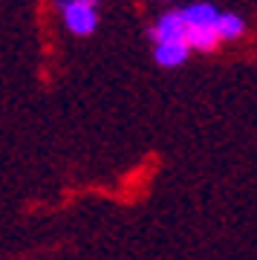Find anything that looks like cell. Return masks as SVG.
<instances>
[{"mask_svg": "<svg viewBox=\"0 0 257 260\" xmlns=\"http://www.w3.org/2000/svg\"><path fill=\"white\" fill-rule=\"evenodd\" d=\"M58 12L64 18V26L78 38H87L99 26V3L87 0H58Z\"/></svg>", "mask_w": 257, "mask_h": 260, "instance_id": "6da1fadb", "label": "cell"}, {"mask_svg": "<svg viewBox=\"0 0 257 260\" xmlns=\"http://www.w3.org/2000/svg\"><path fill=\"white\" fill-rule=\"evenodd\" d=\"M191 47L185 44V38H176V41H156V49H153V58H156L159 67H179L185 64Z\"/></svg>", "mask_w": 257, "mask_h": 260, "instance_id": "7a4b0ae2", "label": "cell"}, {"mask_svg": "<svg viewBox=\"0 0 257 260\" xmlns=\"http://www.w3.org/2000/svg\"><path fill=\"white\" fill-rule=\"evenodd\" d=\"M185 23L182 12H165L162 18L156 20V26L150 29V38H153V44L156 41H176V38H185Z\"/></svg>", "mask_w": 257, "mask_h": 260, "instance_id": "3957f363", "label": "cell"}, {"mask_svg": "<svg viewBox=\"0 0 257 260\" xmlns=\"http://www.w3.org/2000/svg\"><path fill=\"white\" fill-rule=\"evenodd\" d=\"M185 44L191 49H200V52H211L220 44V35L214 26H188L185 29Z\"/></svg>", "mask_w": 257, "mask_h": 260, "instance_id": "277c9868", "label": "cell"}, {"mask_svg": "<svg viewBox=\"0 0 257 260\" xmlns=\"http://www.w3.org/2000/svg\"><path fill=\"white\" fill-rule=\"evenodd\" d=\"M220 12L214 9L211 3H194L188 9H182V18L188 26H214V20H217Z\"/></svg>", "mask_w": 257, "mask_h": 260, "instance_id": "5b68a950", "label": "cell"}, {"mask_svg": "<svg viewBox=\"0 0 257 260\" xmlns=\"http://www.w3.org/2000/svg\"><path fill=\"white\" fill-rule=\"evenodd\" d=\"M214 29H217L220 41H222V38H226V41H234V38L243 35L246 23H243L237 15H217V20H214Z\"/></svg>", "mask_w": 257, "mask_h": 260, "instance_id": "8992f818", "label": "cell"}]
</instances>
